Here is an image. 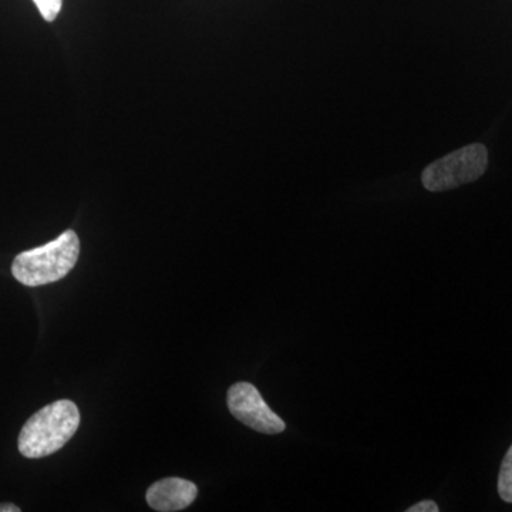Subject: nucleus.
<instances>
[{"label": "nucleus", "instance_id": "obj_6", "mask_svg": "<svg viewBox=\"0 0 512 512\" xmlns=\"http://www.w3.org/2000/svg\"><path fill=\"white\" fill-rule=\"evenodd\" d=\"M498 494L505 503L512 504V446L505 454L501 464L500 476H498Z\"/></svg>", "mask_w": 512, "mask_h": 512}, {"label": "nucleus", "instance_id": "obj_5", "mask_svg": "<svg viewBox=\"0 0 512 512\" xmlns=\"http://www.w3.org/2000/svg\"><path fill=\"white\" fill-rule=\"evenodd\" d=\"M197 495V485L184 478L170 477L151 485L146 500L153 510L174 512L190 507Z\"/></svg>", "mask_w": 512, "mask_h": 512}, {"label": "nucleus", "instance_id": "obj_4", "mask_svg": "<svg viewBox=\"0 0 512 512\" xmlns=\"http://www.w3.org/2000/svg\"><path fill=\"white\" fill-rule=\"evenodd\" d=\"M227 402L232 416L249 429L262 434H279L286 429L285 421L269 409L254 384L235 383L229 387Z\"/></svg>", "mask_w": 512, "mask_h": 512}, {"label": "nucleus", "instance_id": "obj_8", "mask_svg": "<svg viewBox=\"0 0 512 512\" xmlns=\"http://www.w3.org/2000/svg\"><path fill=\"white\" fill-rule=\"evenodd\" d=\"M439 507L434 501L426 500L421 503L414 504L413 507L407 508V512H437Z\"/></svg>", "mask_w": 512, "mask_h": 512}, {"label": "nucleus", "instance_id": "obj_2", "mask_svg": "<svg viewBox=\"0 0 512 512\" xmlns=\"http://www.w3.org/2000/svg\"><path fill=\"white\" fill-rule=\"evenodd\" d=\"M79 255V237L69 229L55 241L16 256L12 274L16 281L30 288L53 284L72 272Z\"/></svg>", "mask_w": 512, "mask_h": 512}, {"label": "nucleus", "instance_id": "obj_3", "mask_svg": "<svg viewBox=\"0 0 512 512\" xmlns=\"http://www.w3.org/2000/svg\"><path fill=\"white\" fill-rule=\"evenodd\" d=\"M487 167V148L483 144H471L434 161L423 171L421 181L431 192L453 190L478 180Z\"/></svg>", "mask_w": 512, "mask_h": 512}, {"label": "nucleus", "instance_id": "obj_7", "mask_svg": "<svg viewBox=\"0 0 512 512\" xmlns=\"http://www.w3.org/2000/svg\"><path fill=\"white\" fill-rule=\"evenodd\" d=\"M39 9L40 15L47 22H53L62 10L63 0H33Z\"/></svg>", "mask_w": 512, "mask_h": 512}, {"label": "nucleus", "instance_id": "obj_1", "mask_svg": "<svg viewBox=\"0 0 512 512\" xmlns=\"http://www.w3.org/2000/svg\"><path fill=\"white\" fill-rule=\"evenodd\" d=\"M80 426V412L70 400H59L33 414L19 434L20 454L26 458L52 456L62 450Z\"/></svg>", "mask_w": 512, "mask_h": 512}, {"label": "nucleus", "instance_id": "obj_9", "mask_svg": "<svg viewBox=\"0 0 512 512\" xmlns=\"http://www.w3.org/2000/svg\"><path fill=\"white\" fill-rule=\"evenodd\" d=\"M0 512H20V508L13 504H0Z\"/></svg>", "mask_w": 512, "mask_h": 512}]
</instances>
